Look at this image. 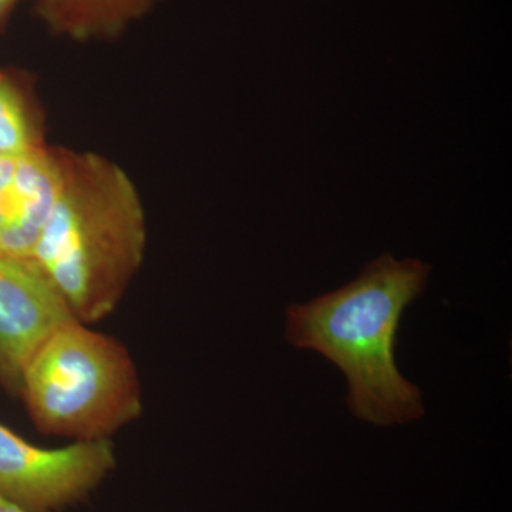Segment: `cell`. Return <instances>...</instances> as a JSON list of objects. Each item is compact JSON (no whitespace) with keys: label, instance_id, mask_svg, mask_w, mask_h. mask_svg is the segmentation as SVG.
<instances>
[{"label":"cell","instance_id":"obj_10","mask_svg":"<svg viewBox=\"0 0 512 512\" xmlns=\"http://www.w3.org/2000/svg\"><path fill=\"white\" fill-rule=\"evenodd\" d=\"M0 512H25L22 508H19L18 505L10 503V501L3 498L0 495Z\"/></svg>","mask_w":512,"mask_h":512},{"label":"cell","instance_id":"obj_3","mask_svg":"<svg viewBox=\"0 0 512 512\" xmlns=\"http://www.w3.org/2000/svg\"><path fill=\"white\" fill-rule=\"evenodd\" d=\"M19 394L36 429L72 443L111 440L143 413L140 376L126 346L77 319L40 346Z\"/></svg>","mask_w":512,"mask_h":512},{"label":"cell","instance_id":"obj_1","mask_svg":"<svg viewBox=\"0 0 512 512\" xmlns=\"http://www.w3.org/2000/svg\"><path fill=\"white\" fill-rule=\"evenodd\" d=\"M147 248L137 185L116 161L64 150L62 178L32 261L74 318L94 325L116 311Z\"/></svg>","mask_w":512,"mask_h":512},{"label":"cell","instance_id":"obj_4","mask_svg":"<svg viewBox=\"0 0 512 512\" xmlns=\"http://www.w3.org/2000/svg\"><path fill=\"white\" fill-rule=\"evenodd\" d=\"M116 466L111 440L45 448L0 423V495L25 512H64L84 503Z\"/></svg>","mask_w":512,"mask_h":512},{"label":"cell","instance_id":"obj_6","mask_svg":"<svg viewBox=\"0 0 512 512\" xmlns=\"http://www.w3.org/2000/svg\"><path fill=\"white\" fill-rule=\"evenodd\" d=\"M64 148L0 160V258H32L62 178Z\"/></svg>","mask_w":512,"mask_h":512},{"label":"cell","instance_id":"obj_7","mask_svg":"<svg viewBox=\"0 0 512 512\" xmlns=\"http://www.w3.org/2000/svg\"><path fill=\"white\" fill-rule=\"evenodd\" d=\"M160 0H37V18L53 35L74 42L117 39Z\"/></svg>","mask_w":512,"mask_h":512},{"label":"cell","instance_id":"obj_5","mask_svg":"<svg viewBox=\"0 0 512 512\" xmlns=\"http://www.w3.org/2000/svg\"><path fill=\"white\" fill-rule=\"evenodd\" d=\"M73 319L32 259L0 258V382L19 394L23 372L37 350Z\"/></svg>","mask_w":512,"mask_h":512},{"label":"cell","instance_id":"obj_9","mask_svg":"<svg viewBox=\"0 0 512 512\" xmlns=\"http://www.w3.org/2000/svg\"><path fill=\"white\" fill-rule=\"evenodd\" d=\"M19 2L20 0H0V25H2L3 20L8 18L9 13L15 9Z\"/></svg>","mask_w":512,"mask_h":512},{"label":"cell","instance_id":"obj_8","mask_svg":"<svg viewBox=\"0 0 512 512\" xmlns=\"http://www.w3.org/2000/svg\"><path fill=\"white\" fill-rule=\"evenodd\" d=\"M45 147L42 130L25 92L0 73V160Z\"/></svg>","mask_w":512,"mask_h":512},{"label":"cell","instance_id":"obj_2","mask_svg":"<svg viewBox=\"0 0 512 512\" xmlns=\"http://www.w3.org/2000/svg\"><path fill=\"white\" fill-rule=\"evenodd\" d=\"M429 271L417 259L384 255L349 285L286 312V339L342 370L357 419L392 426L424 414L420 390L397 369L394 350L402 313L423 292Z\"/></svg>","mask_w":512,"mask_h":512}]
</instances>
